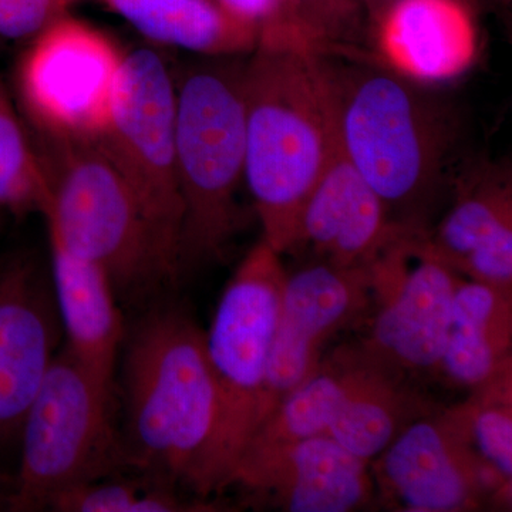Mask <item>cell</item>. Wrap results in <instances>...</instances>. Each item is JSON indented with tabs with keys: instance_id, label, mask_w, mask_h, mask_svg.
Returning <instances> with one entry per match:
<instances>
[{
	"instance_id": "24",
	"label": "cell",
	"mask_w": 512,
	"mask_h": 512,
	"mask_svg": "<svg viewBox=\"0 0 512 512\" xmlns=\"http://www.w3.org/2000/svg\"><path fill=\"white\" fill-rule=\"evenodd\" d=\"M204 501L183 500L173 485L99 478L55 495L47 510L57 512H180L210 510Z\"/></svg>"
},
{
	"instance_id": "10",
	"label": "cell",
	"mask_w": 512,
	"mask_h": 512,
	"mask_svg": "<svg viewBox=\"0 0 512 512\" xmlns=\"http://www.w3.org/2000/svg\"><path fill=\"white\" fill-rule=\"evenodd\" d=\"M367 271L376 315L363 352L396 372L437 369L460 281L457 272L431 249L421 229L403 231Z\"/></svg>"
},
{
	"instance_id": "7",
	"label": "cell",
	"mask_w": 512,
	"mask_h": 512,
	"mask_svg": "<svg viewBox=\"0 0 512 512\" xmlns=\"http://www.w3.org/2000/svg\"><path fill=\"white\" fill-rule=\"evenodd\" d=\"M116 384L56 353L20 427V463L10 511H40L67 488L126 463L113 423Z\"/></svg>"
},
{
	"instance_id": "26",
	"label": "cell",
	"mask_w": 512,
	"mask_h": 512,
	"mask_svg": "<svg viewBox=\"0 0 512 512\" xmlns=\"http://www.w3.org/2000/svg\"><path fill=\"white\" fill-rule=\"evenodd\" d=\"M288 19L326 52L360 49L366 9L360 0H281Z\"/></svg>"
},
{
	"instance_id": "1",
	"label": "cell",
	"mask_w": 512,
	"mask_h": 512,
	"mask_svg": "<svg viewBox=\"0 0 512 512\" xmlns=\"http://www.w3.org/2000/svg\"><path fill=\"white\" fill-rule=\"evenodd\" d=\"M323 57L340 153L396 224L424 229L431 205L458 178L456 110L426 84L372 62L362 49Z\"/></svg>"
},
{
	"instance_id": "2",
	"label": "cell",
	"mask_w": 512,
	"mask_h": 512,
	"mask_svg": "<svg viewBox=\"0 0 512 512\" xmlns=\"http://www.w3.org/2000/svg\"><path fill=\"white\" fill-rule=\"evenodd\" d=\"M323 53L301 33H278L259 37L244 63L245 183L262 239L281 255L338 148Z\"/></svg>"
},
{
	"instance_id": "22",
	"label": "cell",
	"mask_w": 512,
	"mask_h": 512,
	"mask_svg": "<svg viewBox=\"0 0 512 512\" xmlns=\"http://www.w3.org/2000/svg\"><path fill=\"white\" fill-rule=\"evenodd\" d=\"M369 365V356L363 350L322 363L311 379L293 390L276 407L247 447L326 436L330 424L365 376Z\"/></svg>"
},
{
	"instance_id": "25",
	"label": "cell",
	"mask_w": 512,
	"mask_h": 512,
	"mask_svg": "<svg viewBox=\"0 0 512 512\" xmlns=\"http://www.w3.org/2000/svg\"><path fill=\"white\" fill-rule=\"evenodd\" d=\"M45 184L29 131L0 80V208L42 211Z\"/></svg>"
},
{
	"instance_id": "20",
	"label": "cell",
	"mask_w": 512,
	"mask_h": 512,
	"mask_svg": "<svg viewBox=\"0 0 512 512\" xmlns=\"http://www.w3.org/2000/svg\"><path fill=\"white\" fill-rule=\"evenodd\" d=\"M456 201L429 245L451 269L488 245L512 237L511 175L500 168L480 167L458 175Z\"/></svg>"
},
{
	"instance_id": "29",
	"label": "cell",
	"mask_w": 512,
	"mask_h": 512,
	"mask_svg": "<svg viewBox=\"0 0 512 512\" xmlns=\"http://www.w3.org/2000/svg\"><path fill=\"white\" fill-rule=\"evenodd\" d=\"M399 0H362L363 6H365L367 15L375 22L380 16L386 12L387 9L392 8L394 3Z\"/></svg>"
},
{
	"instance_id": "32",
	"label": "cell",
	"mask_w": 512,
	"mask_h": 512,
	"mask_svg": "<svg viewBox=\"0 0 512 512\" xmlns=\"http://www.w3.org/2000/svg\"><path fill=\"white\" fill-rule=\"evenodd\" d=\"M63 2H66L67 5H70V3L74 2V0H63Z\"/></svg>"
},
{
	"instance_id": "3",
	"label": "cell",
	"mask_w": 512,
	"mask_h": 512,
	"mask_svg": "<svg viewBox=\"0 0 512 512\" xmlns=\"http://www.w3.org/2000/svg\"><path fill=\"white\" fill-rule=\"evenodd\" d=\"M121 386L127 466L200 498L217 424V387L205 332L177 308L153 309L123 343Z\"/></svg>"
},
{
	"instance_id": "15",
	"label": "cell",
	"mask_w": 512,
	"mask_h": 512,
	"mask_svg": "<svg viewBox=\"0 0 512 512\" xmlns=\"http://www.w3.org/2000/svg\"><path fill=\"white\" fill-rule=\"evenodd\" d=\"M406 229L336 148L303 205L293 249L311 247L322 262L367 266Z\"/></svg>"
},
{
	"instance_id": "4",
	"label": "cell",
	"mask_w": 512,
	"mask_h": 512,
	"mask_svg": "<svg viewBox=\"0 0 512 512\" xmlns=\"http://www.w3.org/2000/svg\"><path fill=\"white\" fill-rule=\"evenodd\" d=\"M45 184L47 234L106 271L116 292L173 281L136 198L97 140L30 134Z\"/></svg>"
},
{
	"instance_id": "8",
	"label": "cell",
	"mask_w": 512,
	"mask_h": 512,
	"mask_svg": "<svg viewBox=\"0 0 512 512\" xmlns=\"http://www.w3.org/2000/svg\"><path fill=\"white\" fill-rule=\"evenodd\" d=\"M175 73L154 47L124 52L109 123L97 143L136 198L158 254L180 271L183 200L175 148Z\"/></svg>"
},
{
	"instance_id": "30",
	"label": "cell",
	"mask_w": 512,
	"mask_h": 512,
	"mask_svg": "<svg viewBox=\"0 0 512 512\" xmlns=\"http://www.w3.org/2000/svg\"><path fill=\"white\" fill-rule=\"evenodd\" d=\"M13 478L9 483L0 480V510L10 511V500H12Z\"/></svg>"
},
{
	"instance_id": "12",
	"label": "cell",
	"mask_w": 512,
	"mask_h": 512,
	"mask_svg": "<svg viewBox=\"0 0 512 512\" xmlns=\"http://www.w3.org/2000/svg\"><path fill=\"white\" fill-rule=\"evenodd\" d=\"M370 298L367 266L340 268L320 262L286 276L266 373L264 423L318 372L325 343L365 311Z\"/></svg>"
},
{
	"instance_id": "28",
	"label": "cell",
	"mask_w": 512,
	"mask_h": 512,
	"mask_svg": "<svg viewBox=\"0 0 512 512\" xmlns=\"http://www.w3.org/2000/svg\"><path fill=\"white\" fill-rule=\"evenodd\" d=\"M215 2L232 19L258 30L259 36L282 32V30H299L286 16L281 0H215Z\"/></svg>"
},
{
	"instance_id": "27",
	"label": "cell",
	"mask_w": 512,
	"mask_h": 512,
	"mask_svg": "<svg viewBox=\"0 0 512 512\" xmlns=\"http://www.w3.org/2000/svg\"><path fill=\"white\" fill-rule=\"evenodd\" d=\"M63 0H0V40L28 43L67 13Z\"/></svg>"
},
{
	"instance_id": "9",
	"label": "cell",
	"mask_w": 512,
	"mask_h": 512,
	"mask_svg": "<svg viewBox=\"0 0 512 512\" xmlns=\"http://www.w3.org/2000/svg\"><path fill=\"white\" fill-rule=\"evenodd\" d=\"M123 50L69 13L26 45L16 89L30 131L97 140L109 123Z\"/></svg>"
},
{
	"instance_id": "33",
	"label": "cell",
	"mask_w": 512,
	"mask_h": 512,
	"mask_svg": "<svg viewBox=\"0 0 512 512\" xmlns=\"http://www.w3.org/2000/svg\"><path fill=\"white\" fill-rule=\"evenodd\" d=\"M360 2H362V0H360ZM362 5H363V3H362Z\"/></svg>"
},
{
	"instance_id": "19",
	"label": "cell",
	"mask_w": 512,
	"mask_h": 512,
	"mask_svg": "<svg viewBox=\"0 0 512 512\" xmlns=\"http://www.w3.org/2000/svg\"><path fill=\"white\" fill-rule=\"evenodd\" d=\"M154 45L204 57L249 55L259 32L232 19L215 0H103Z\"/></svg>"
},
{
	"instance_id": "5",
	"label": "cell",
	"mask_w": 512,
	"mask_h": 512,
	"mask_svg": "<svg viewBox=\"0 0 512 512\" xmlns=\"http://www.w3.org/2000/svg\"><path fill=\"white\" fill-rule=\"evenodd\" d=\"M224 57L175 74V148L183 200L180 269L221 256L237 232L245 181L244 63Z\"/></svg>"
},
{
	"instance_id": "18",
	"label": "cell",
	"mask_w": 512,
	"mask_h": 512,
	"mask_svg": "<svg viewBox=\"0 0 512 512\" xmlns=\"http://www.w3.org/2000/svg\"><path fill=\"white\" fill-rule=\"evenodd\" d=\"M511 296L476 281H458L446 346L437 369L476 389L511 365Z\"/></svg>"
},
{
	"instance_id": "11",
	"label": "cell",
	"mask_w": 512,
	"mask_h": 512,
	"mask_svg": "<svg viewBox=\"0 0 512 512\" xmlns=\"http://www.w3.org/2000/svg\"><path fill=\"white\" fill-rule=\"evenodd\" d=\"M373 473L383 497L404 511H473L488 498H511V483L477 453L457 407L407 424Z\"/></svg>"
},
{
	"instance_id": "17",
	"label": "cell",
	"mask_w": 512,
	"mask_h": 512,
	"mask_svg": "<svg viewBox=\"0 0 512 512\" xmlns=\"http://www.w3.org/2000/svg\"><path fill=\"white\" fill-rule=\"evenodd\" d=\"M52 291L63 349L90 372L116 384L126 339L116 289L103 268L49 237Z\"/></svg>"
},
{
	"instance_id": "6",
	"label": "cell",
	"mask_w": 512,
	"mask_h": 512,
	"mask_svg": "<svg viewBox=\"0 0 512 512\" xmlns=\"http://www.w3.org/2000/svg\"><path fill=\"white\" fill-rule=\"evenodd\" d=\"M286 276L281 254L261 239L239 262L204 330L218 399L204 498L227 487L242 451L264 423L266 373Z\"/></svg>"
},
{
	"instance_id": "16",
	"label": "cell",
	"mask_w": 512,
	"mask_h": 512,
	"mask_svg": "<svg viewBox=\"0 0 512 512\" xmlns=\"http://www.w3.org/2000/svg\"><path fill=\"white\" fill-rule=\"evenodd\" d=\"M373 25L377 60L414 82H448L476 60L477 29L461 0H399Z\"/></svg>"
},
{
	"instance_id": "21",
	"label": "cell",
	"mask_w": 512,
	"mask_h": 512,
	"mask_svg": "<svg viewBox=\"0 0 512 512\" xmlns=\"http://www.w3.org/2000/svg\"><path fill=\"white\" fill-rule=\"evenodd\" d=\"M369 359L365 376L326 431V436L367 463L419 417L420 407L397 380L399 372Z\"/></svg>"
},
{
	"instance_id": "31",
	"label": "cell",
	"mask_w": 512,
	"mask_h": 512,
	"mask_svg": "<svg viewBox=\"0 0 512 512\" xmlns=\"http://www.w3.org/2000/svg\"><path fill=\"white\" fill-rule=\"evenodd\" d=\"M493 2H497V3H508V2H510V0H493Z\"/></svg>"
},
{
	"instance_id": "13",
	"label": "cell",
	"mask_w": 512,
	"mask_h": 512,
	"mask_svg": "<svg viewBox=\"0 0 512 512\" xmlns=\"http://www.w3.org/2000/svg\"><path fill=\"white\" fill-rule=\"evenodd\" d=\"M370 463L328 436L251 444L242 451L229 485L288 512H349L372 495Z\"/></svg>"
},
{
	"instance_id": "23",
	"label": "cell",
	"mask_w": 512,
	"mask_h": 512,
	"mask_svg": "<svg viewBox=\"0 0 512 512\" xmlns=\"http://www.w3.org/2000/svg\"><path fill=\"white\" fill-rule=\"evenodd\" d=\"M476 393L457 406L471 444L485 463L512 480L511 365L476 387Z\"/></svg>"
},
{
	"instance_id": "14",
	"label": "cell",
	"mask_w": 512,
	"mask_h": 512,
	"mask_svg": "<svg viewBox=\"0 0 512 512\" xmlns=\"http://www.w3.org/2000/svg\"><path fill=\"white\" fill-rule=\"evenodd\" d=\"M62 335L55 299L32 259L0 264V446L19 437L23 419Z\"/></svg>"
}]
</instances>
